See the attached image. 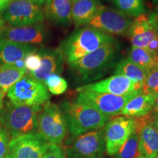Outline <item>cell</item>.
I'll use <instances>...</instances> for the list:
<instances>
[{
	"instance_id": "obj_1",
	"label": "cell",
	"mask_w": 158,
	"mask_h": 158,
	"mask_svg": "<svg viewBox=\"0 0 158 158\" xmlns=\"http://www.w3.org/2000/svg\"><path fill=\"white\" fill-rule=\"evenodd\" d=\"M119 52L120 45L115 40L71 63L70 67L79 81H92L101 78L115 66Z\"/></svg>"
},
{
	"instance_id": "obj_2",
	"label": "cell",
	"mask_w": 158,
	"mask_h": 158,
	"mask_svg": "<svg viewBox=\"0 0 158 158\" xmlns=\"http://www.w3.org/2000/svg\"><path fill=\"white\" fill-rule=\"evenodd\" d=\"M116 40L90 26L77 29L61 45V51L69 64Z\"/></svg>"
},
{
	"instance_id": "obj_3",
	"label": "cell",
	"mask_w": 158,
	"mask_h": 158,
	"mask_svg": "<svg viewBox=\"0 0 158 158\" xmlns=\"http://www.w3.org/2000/svg\"><path fill=\"white\" fill-rule=\"evenodd\" d=\"M68 131L76 137L82 134L101 129L110 118L93 108L76 101H64L61 104Z\"/></svg>"
},
{
	"instance_id": "obj_4",
	"label": "cell",
	"mask_w": 158,
	"mask_h": 158,
	"mask_svg": "<svg viewBox=\"0 0 158 158\" xmlns=\"http://www.w3.org/2000/svg\"><path fill=\"white\" fill-rule=\"evenodd\" d=\"M42 107L16 106L7 102L0 108V125L11 139L37 132V117Z\"/></svg>"
},
{
	"instance_id": "obj_5",
	"label": "cell",
	"mask_w": 158,
	"mask_h": 158,
	"mask_svg": "<svg viewBox=\"0 0 158 158\" xmlns=\"http://www.w3.org/2000/svg\"><path fill=\"white\" fill-rule=\"evenodd\" d=\"M7 95L11 103L16 106L42 107L50 98L46 86L28 74L13 85Z\"/></svg>"
},
{
	"instance_id": "obj_6",
	"label": "cell",
	"mask_w": 158,
	"mask_h": 158,
	"mask_svg": "<svg viewBox=\"0 0 158 158\" xmlns=\"http://www.w3.org/2000/svg\"><path fill=\"white\" fill-rule=\"evenodd\" d=\"M37 133L50 143H62L68 131L61 108L50 102L43 106L37 117Z\"/></svg>"
},
{
	"instance_id": "obj_7",
	"label": "cell",
	"mask_w": 158,
	"mask_h": 158,
	"mask_svg": "<svg viewBox=\"0 0 158 158\" xmlns=\"http://www.w3.org/2000/svg\"><path fill=\"white\" fill-rule=\"evenodd\" d=\"M64 151L67 158H103L104 130H96L73 137Z\"/></svg>"
},
{
	"instance_id": "obj_8",
	"label": "cell",
	"mask_w": 158,
	"mask_h": 158,
	"mask_svg": "<svg viewBox=\"0 0 158 158\" xmlns=\"http://www.w3.org/2000/svg\"><path fill=\"white\" fill-rule=\"evenodd\" d=\"M77 92H78L77 102L93 108L110 118L121 114L122 109L128 100L135 95L117 96L88 90H77Z\"/></svg>"
},
{
	"instance_id": "obj_9",
	"label": "cell",
	"mask_w": 158,
	"mask_h": 158,
	"mask_svg": "<svg viewBox=\"0 0 158 158\" xmlns=\"http://www.w3.org/2000/svg\"><path fill=\"white\" fill-rule=\"evenodd\" d=\"M2 19L10 26L22 27L41 23L45 15L42 7L29 0H11Z\"/></svg>"
},
{
	"instance_id": "obj_10",
	"label": "cell",
	"mask_w": 158,
	"mask_h": 158,
	"mask_svg": "<svg viewBox=\"0 0 158 158\" xmlns=\"http://www.w3.org/2000/svg\"><path fill=\"white\" fill-rule=\"evenodd\" d=\"M132 22L129 16L118 10L101 5L88 26L108 35L124 36L127 35Z\"/></svg>"
},
{
	"instance_id": "obj_11",
	"label": "cell",
	"mask_w": 158,
	"mask_h": 158,
	"mask_svg": "<svg viewBox=\"0 0 158 158\" xmlns=\"http://www.w3.org/2000/svg\"><path fill=\"white\" fill-rule=\"evenodd\" d=\"M135 129V118L120 116L108 121L103 130L106 152L109 156L116 155Z\"/></svg>"
},
{
	"instance_id": "obj_12",
	"label": "cell",
	"mask_w": 158,
	"mask_h": 158,
	"mask_svg": "<svg viewBox=\"0 0 158 158\" xmlns=\"http://www.w3.org/2000/svg\"><path fill=\"white\" fill-rule=\"evenodd\" d=\"M48 143L37 132L25 134L10 140L9 153L13 158H42Z\"/></svg>"
},
{
	"instance_id": "obj_13",
	"label": "cell",
	"mask_w": 158,
	"mask_h": 158,
	"mask_svg": "<svg viewBox=\"0 0 158 158\" xmlns=\"http://www.w3.org/2000/svg\"><path fill=\"white\" fill-rule=\"evenodd\" d=\"M132 46L147 49L158 55V34L152 27L147 15L135 18L128 31Z\"/></svg>"
},
{
	"instance_id": "obj_14",
	"label": "cell",
	"mask_w": 158,
	"mask_h": 158,
	"mask_svg": "<svg viewBox=\"0 0 158 158\" xmlns=\"http://www.w3.org/2000/svg\"><path fill=\"white\" fill-rule=\"evenodd\" d=\"M141 85L132 81L125 76L114 75L100 81L80 86L77 90H88L117 96H127L141 92Z\"/></svg>"
},
{
	"instance_id": "obj_15",
	"label": "cell",
	"mask_w": 158,
	"mask_h": 158,
	"mask_svg": "<svg viewBox=\"0 0 158 158\" xmlns=\"http://www.w3.org/2000/svg\"><path fill=\"white\" fill-rule=\"evenodd\" d=\"M135 132L138 135V154L147 158H154L158 154V131L152 123V112L135 118Z\"/></svg>"
},
{
	"instance_id": "obj_16",
	"label": "cell",
	"mask_w": 158,
	"mask_h": 158,
	"mask_svg": "<svg viewBox=\"0 0 158 158\" xmlns=\"http://www.w3.org/2000/svg\"><path fill=\"white\" fill-rule=\"evenodd\" d=\"M45 39V30L42 23L0 29V40H7L21 44L35 45L42 43Z\"/></svg>"
},
{
	"instance_id": "obj_17",
	"label": "cell",
	"mask_w": 158,
	"mask_h": 158,
	"mask_svg": "<svg viewBox=\"0 0 158 158\" xmlns=\"http://www.w3.org/2000/svg\"><path fill=\"white\" fill-rule=\"evenodd\" d=\"M38 54L41 57L40 68L35 72L28 73V75L44 84L50 75L62 72L64 57L61 49H41Z\"/></svg>"
},
{
	"instance_id": "obj_18",
	"label": "cell",
	"mask_w": 158,
	"mask_h": 158,
	"mask_svg": "<svg viewBox=\"0 0 158 158\" xmlns=\"http://www.w3.org/2000/svg\"><path fill=\"white\" fill-rule=\"evenodd\" d=\"M156 94L139 92L130 98L126 103L121 114L133 118L149 115L153 110Z\"/></svg>"
},
{
	"instance_id": "obj_19",
	"label": "cell",
	"mask_w": 158,
	"mask_h": 158,
	"mask_svg": "<svg viewBox=\"0 0 158 158\" xmlns=\"http://www.w3.org/2000/svg\"><path fill=\"white\" fill-rule=\"evenodd\" d=\"M72 0H48L44 5V15L58 25H68L72 20Z\"/></svg>"
},
{
	"instance_id": "obj_20",
	"label": "cell",
	"mask_w": 158,
	"mask_h": 158,
	"mask_svg": "<svg viewBox=\"0 0 158 158\" xmlns=\"http://www.w3.org/2000/svg\"><path fill=\"white\" fill-rule=\"evenodd\" d=\"M37 50L36 47L31 45L0 40V65L15 64L23 60L29 53Z\"/></svg>"
},
{
	"instance_id": "obj_21",
	"label": "cell",
	"mask_w": 158,
	"mask_h": 158,
	"mask_svg": "<svg viewBox=\"0 0 158 158\" xmlns=\"http://www.w3.org/2000/svg\"><path fill=\"white\" fill-rule=\"evenodd\" d=\"M102 5L100 0H77L73 2L72 20L76 27L87 26Z\"/></svg>"
},
{
	"instance_id": "obj_22",
	"label": "cell",
	"mask_w": 158,
	"mask_h": 158,
	"mask_svg": "<svg viewBox=\"0 0 158 158\" xmlns=\"http://www.w3.org/2000/svg\"><path fill=\"white\" fill-rule=\"evenodd\" d=\"M115 75L125 76L132 81L143 86L149 72L141 68L128 58L120 60L116 64L114 71ZM142 88V87H141Z\"/></svg>"
},
{
	"instance_id": "obj_23",
	"label": "cell",
	"mask_w": 158,
	"mask_h": 158,
	"mask_svg": "<svg viewBox=\"0 0 158 158\" xmlns=\"http://www.w3.org/2000/svg\"><path fill=\"white\" fill-rule=\"evenodd\" d=\"M127 58L149 73L158 67V55L145 48L132 46Z\"/></svg>"
},
{
	"instance_id": "obj_24",
	"label": "cell",
	"mask_w": 158,
	"mask_h": 158,
	"mask_svg": "<svg viewBox=\"0 0 158 158\" xmlns=\"http://www.w3.org/2000/svg\"><path fill=\"white\" fill-rule=\"evenodd\" d=\"M26 74L25 68H18L15 64L0 65V88L7 93L10 88Z\"/></svg>"
},
{
	"instance_id": "obj_25",
	"label": "cell",
	"mask_w": 158,
	"mask_h": 158,
	"mask_svg": "<svg viewBox=\"0 0 158 158\" xmlns=\"http://www.w3.org/2000/svg\"><path fill=\"white\" fill-rule=\"evenodd\" d=\"M114 5L127 16L136 18L144 13L143 0H112Z\"/></svg>"
},
{
	"instance_id": "obj_26",
	"label": "cell",
	"mask_w": 158,
	"mask_h": 158,
	"mask_svg": "<svg viewBox=\"0 0 158 158\" xmlns=\"http://www.w3.org/2000/svg\"><path fill=\"white\" fill-rule=\"evenodd\" d=\"M116 158H136L138 154V135L134 132L124 142L119 151L116 155Z\"/></svg>"
},
{
	"instance_id": "obj_27",
	"label": "cell",
	"mask_w": 158,
	"mask_h": 158,
	"mask_svg": "<svg viewBox=\"0 0 158 158\" xmlns=\"http://www.w3.org/2000/svg\"><path fill=\"white\" fill-rule=\"evenodd\" d=\"M44 84L51 93L53 94H62L68 89V83L59 74L54 73L47 77Z\"/></svg>"
},
{
	"instance_id": "obj_28",
	"label": "cell",
	"mask_w": 158,
	"mask_h": 158,
	"mask_svg": "<svg viewBox=\"0 0 158 158\" xmlns=\"http://www.w3.org/2000/svg\"><path fill=\"white\" fill-rule=\"evenodd\" d=\"M141 92L152 94L158 93V67L148 73L147 78L142 86Z\"/></svg>"
},
{
	"instance_id": "obj_29",
	"label": "cell",
	"mask_w": 158,
	"mask_h": 158,
	"mask_svg": "<svg viewBox=\"0 0 158 158\" xmlns=\"http://www.w3.org/2000/svg\"><path fill=\"white\" fill-rule=\"evenodd\" d=\"M24 68L27 73L35 72L38 70L41 66V57L37 51L29 53L23 59Z\"/></svg>"
},
{
	"instance_id": "obj_30",
	"label": "cell",
	"mask_w": 158,
	"mask_h": 158,
	"mask_svg": "<svg viewBox=\"0 0 158 158\" xmlns=\"http://www.w3.org/2000/svg\"><path fill=\"white\" fill-rule=\"evenodd\" d=\"M10 140L8 133L0 125V158H4L8 154Z\"/></svg>"
},
{
	"instance_id": "obj_31",
	"label": "cell",
	"mask_w": 158,
	"mask_h": 158,
	"mask_svg": "<svg viewBox=\"0 0 158 158\" xmlns=\"http://www.w3.org/2000/svg\"><path fill=\"white\" fill-rule=\"evenodd\" d=\"M65 153L62 147L58 144L48 143V148L42 158H65Z\"/></svg>"
},
{
	"instance_id": "obj_32",
	"label": "cell",
	"mask_w": 158,
	"mask_h": 158,
	"mask_svg": "<svg viewBox=\"0 0 158 158\" xmlns=\"http://www.w3.org/2000/svg\"><path fill=\"white\" fill-rule=\"evenodd\" d=\"M149 21L152 27L155 29L158 34V12H153L149 15Z\"/></svg>"
},
{
	"instance_id": "obj_33",
	"label": "cell",
	"mask_w": 158,
	"mask_h": 158,
	"mask_svg": "<svg viewBox=\"0 0 158 158\" xmlns=\"http://www.w3.org/2000/svg\"><path fill=\"white\" fill-rule=\"evenodd\" d=\"M11 0H0V13H3Z\"/></svg>"
},
{
	"instance_id": "obj_34",
	"label": "cell",
	"mask_w": 158,
	"mask_h": 158,
	"mask_svg": "<svg viewBox=\"0 0 158 158\" xmlns=\"http://www.w3.org/2000/svg\"><path fill=\"white\" fill-rule=\"evenodd\" d=\"M152 123L158 131V113L157 114L152 113Z\"/></svg>"
},
{
	"instance_id": "obj_35",
	"label": "cell",
	"mask_w": 158,
	"mask_h": 158,
	"mask_svg": "<svg viewBox=\"0 0 158 158\" xmlns=\"http://www.w3.org/2000/svg\"><path fill=\"white\" fill-rule=\"evenodd\" d=\"M152 113L153 114L158 113V93L155 95V104H154Z\"/></svg>"
},
{
	"instance_id": "obj_36",
	"label": "cell",
	"mask_w": 158,
	"mask_h": 158,
	"mask_svg": "<svg viewBox=\"0 0 158 158\" xmlns=\"http://www.w3.org/2000/svg\"><path fill=\"white\" fill-rule=\"evenodd\" d=\"M29 1L31 2L36 4V5H38L40 6H42L43 5H45L48 0H29Z\"/></svg>"
},
{
	"instance_id": "obj_37",
	"label": "cell",
	"mask_w": 158,
	"mask_h": 158,
	"mask_svg": "<svg viewBox=\"0 0 158 158\" xmlns=\"http://www.w3.org/2000/svg\"><path fill=\"white\" fill-rule=\"evenodd\" d=\"M5 92H3V90L0 88V108L3 106V100L4 98H5Z\"/></svg>"
},
{
	"instance_id": "obj_38",
	"label": "cell",
	"mask_w": 158,
	"mask_h": 158,
	"mask_svg": "<svg viewBox=\"0 0 158 158\" xmlns=\"http://www.w3.org/2000/svg\"><path fill=\"white\" fill-rule=\"evenodd\" d=\"M153 5L155 6L156 12H158V0H152Z\"/></svg>"
},
{
	"instance_id": "obj_39",
	"label": "cell",
	"mask_w": 158,
	"mask_h": 158,
	"mask_svg": "<svg viewBox=\"0 0 158 158\" xmlns=\"http://www.w3.org/2000/svg\"><path fill=\"white\" fill-rule=\"evenodd\" d=\"M5 21H4V19L2 17H0V29L2 28V27L5 26Z\"/></svg>"
},
{
	"instance_id": "obj_40",
	"label": "cell",
	"mask_w": 158,
	"mask_h": 158,
	"mask_svg": "<svg viewBox=\"0 0 158 158\" xmlns=\"http://www.w3.org/2000/svg\"><path fill=\"white\" fill-rule=\"evenodd\" d=\"M4 158H13V157H12V155H10V153H8V154H7V155H6L5 156V157H4Z\"/></svg>"
},
{
	"instance_id": "obj_41",
	"label": "cell",
	"mask_w": 158,
	"mask_h": 158,
	"mask_svg": "<svg viewBox=\"0 0 158 158\" xmlns=\"http://www.w3.org/2000/svg\"><path fill=\"white\" fill-rule=\"evenodd\" d=\"M136 158H147V157H143V156H142V155H138L137 157H136Z\"/></svg>"
},
{
	"instance_id": "obj_42",
	"label": "cell",
	"mask_w": 158,
	"mask_h": 158,
	"mask_svg": "<svg viewBox=\"0 0 158 158\" xmlns=\"http://www.w3.org/2000/svg\"><path fill=\"white\" fill-rule=\"evenodd\" d=\"M154 158H158V154H157V155H156V156H155V157H154Z\"/></svg>"
},
{
	"instance_id": "obj_43",
	"label": "cell",
	"mask_w": 158,
	"mask_h": 158,
	"mask_svg": "<svg viewBox=\"0 0 158 158\" xmlns=\"http://www.w3.org/2000/svg\"><path fill=\"white\" fill-rule=\"evenodd\" d=\"M76 1H77V0H72V2H76Z\"/></svg>"
},
{
	"instance_id": "obj_44",
	"label": "cell",
	"mask_w": 158,
	"mask_h": 158,
	"mask_svg": "<svg viewBox=\"0 0 158 158\" xmlns=\"http://www.w3.org/2000/svg\"><path fill=\"white\" fill-rule=\"evenodd\" d=\"M110 158H116L115 157H110Z\"/></svg>"
},
{
	"instance_id": "obj_45",
	"label": "cell",
	"mask_w": 158,
	"mask_h": 158,
	"mask_svg": "<svg viewBox=\"0 0 158 158\" xmlns=\"http://www.w3.org/2000/svg\"><path fill=\"white\" fill-rule=\"evenodd\" d=\"M65 158H67V157H65Z\"/></svg>"
}]
</instances>
